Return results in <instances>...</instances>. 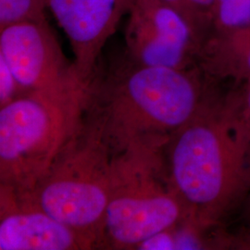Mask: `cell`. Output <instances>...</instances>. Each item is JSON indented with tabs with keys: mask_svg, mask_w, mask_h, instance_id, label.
Returning <instances> with one entry per match:
<instances>
[{
	"mask_svg": "<svg viewBox=\"0 0 250 250\" xmlns=\"http://www.w3.org/2000/svg\"><path fill=\"white\" fill-rule=\"evenodd\" d=\"M208 78L199 66H146L125 54L108 68L99 64L85 92L83 112L113 154L135 144L166 146L207 100Z\"/></svg>",
	"mask_w": 250,
	"mask_h": 250,
	"instance_id": "obj_1",
	"label": "cell"
},
{
	"mask_svg": "<svg viewBox=\"0 0 250 250\" xmlns=\"http://www.w3.org/2000/svg\"><path fill=\"white\" fill-rule=\"evenodd\" d=\"M208 104L206 100L165 146L170 182L187 220L202 229L218 221L250 182V134L238 118Z\"/></svg>",
	"mask_w": 250,
	"mask_h": 250,
	"instance_id": "obj_2",
	"label": "cell"
},
{
	"mask_svg": "<svg viewBox=\"0 0 250 250\" xmlns=\"http://www.w3.org/2000/svg\"><path fill=\"white\" fill-rule=\"evenodd\" d=\"M161 145L135 144L113 154L99 250H136L187 219Z\"/></svg>",
	"mask_w": 250,
	"mask_h": 250,
	"instance_id": "obj_3",
	"label": "cell"
},
{
	"mask_svg": "<svg viewBox=\"0 0 250 250\" xmlns=\"http://www.w3.org/2000/svg\"><path fill=\"white\" fill-rule=\"evenodd\" d=\"M113 152L83 110L45 175L28 195L56 220L92 239L97 250L107 209Z\"/></svg>",
	"mask_w": 250,
	"mask_h": 250,
	"instance_id": "obj_4",
	"label": "cell"
},
{
	"mask_svg": "<svg viewBox=\"0 0 250 250\" xmlns=\"http://www.w3.org/2000/svg\"><path fill=\"white\" fill-rule=\"evenodd\" d=\"M83 102L24 92L0 107V187L21 196L35 189L78 124Z\"/></svg>",
	"mask_w": 250,
	"mask_h": 250,
	"instance_id": "obj_5",
	"label": "cell"
},
{
	"mask_svg": "<svg viewBox=\"0 0 250 250\" xmlns=\"http://www.w3.org/2000/svg\"><path fill=\"white\" fill-rule=\"evenodd\" d=\"M0 57L26 93L66 102L79 101L85 96L87 88L46 20L1 28Z\"/></svg>",
	"mask_w": 250,
	"mask_h": 250,
	"instance_id": "obj_6",
	"label": "cell"
},
{
	"mask_svg": "<svg viewBox=\"0 0 250 250\" xmlns=\"http://www.w3.org/2000/svg\"><path fill=\"white\" fill-rule=\"evenodd\" d=\"M125 55L146 66H198L202 39L179 11L161 0H131Z\"/></svg>",
	"mask_w": 250,
	"mask_h": 250,
	"instance_id": "obj_7",
	"label": "cell"
},
{
	"mask_svg": "<svg viewBox=\"0 0 250 250\" xmlns=\"http://www.w3.org/2000/svg\"><path fill=\"white\" fill-rule=\"evenodd\" d=\"M67 36L73 65L87 88L100 64V55L114 34L131 0H44Z\"/></svg>",
	"mask_w": 250,
	"mask_h": 250,
	"instance_id": "obj_8",
	"label": "cell"
},
{
	"mask_svg": "<svg viewBox=\"0 0 250 250\" xmlns=\"http://www.w3.org/2000/svg\"><path fill=\"white\" fill-rule=\"evenodd\" d=\"M97 250L86 235L47 214L29 197L0 187V250Z\"/></svg>",
	"mask_w": 250,
	"mask_h": 250,
	"instance_id": "obj_9",
	"label": "cell"
},
{
	"mask_svg": "<svg viewBox=\"0 0 250 250\" xmlns=\"http://www.w3.org/2000/svg\"><path fill=\"white\" fill-rule=\"evenodd\" d=\"M198 66L211 79L250 80V26L207 36Z\"/></svg>",
	"mask_w": 250,
	"mask_h": 250,
	"instance_id": "obj_10",
	"label": "cell"
},
{
	"mask_svg": "<svg viewBox=\"0 0 250 250\" xmlns=\"http://www.w3.org/2000/svg\"><path fill=\"white\" fill-rule=\"evenodd\" d=\"M249 26L250 0H216L205 38Z\"/></svg>",
	"mask_w": 250,
	"mask_h": 250,
	"instance_id": "obj_11",
	"label": "cell"
},
{
	"mask_svg": "<svg viewBox=\"0 0 250 250\" xmlns=\"http://www.w3.org/2000/svg\"><path fill=\"white\" fill-rule=\"evenodd\" d=\"M44 0H0V29L25 22L44 21Z\"/></svg>",
	"mask_w": 250,
	"mask_h": 250,
	"instance_id": "obj_12",
	"label": "cell"
},
{
	"mask_svg": "<svg viewBox=\"0 0 250 250\" xmlns=\"http://www.w3.org/2000/svg\"><path fill=\"white\" fill-rule=\"evenodd\" d=\"M179 11L200 36L202 42L208 33L216 0H161Z\"/></svg>",
	"mask_w": 250,
	"mask_h": 250,
	"instance_id": "obj_13",
	"label": "cell"
},
{
	"mask_svg": "<svg viewBox=\"0 0 250 250\" xmlns=\"http://www.w3.org/2000/svg\"><path fill=\"white\" fill-rule=\"evenodd\" d=\"M24 93L8 63L0 57V107Z\"/></svg>",
	"mask_w": 250,
	"mask_h": 250,
	"instance_id": "obj_14",
	"label": "cell"
},
{
	"mask_svg": "<svg viewBox=\"0 0 250 250\" xmlns=\"http://www.w3.org/2000/svg\"><path fill=\"white\" fill-rule=\"evenodd\" d=\"M136 250H176L175 238L172 227L165 231L153 234L145 241L140 243Z\"/></svg>",
	"mask_w": 250,
	"mask_h": 250,
	"instance_id": "obj_15",
	"label": "cell"
},
{
	"mask_svg": "<svg viewBox=\"0 0 250 250\" xmlns=\"http://www.w3.org/2000/svg\"><path fill=\"white\" fill-rule=\"evenodd\" d=\"M245 130L250 136V80L247 81L246 92L244 96V107L241 118H238Z\"/></svg>",
	"mask_w": 250,
	"mask_h": 250,
	"instance_id": "obj_16",
	"label": "cell"
}]
</instances>
